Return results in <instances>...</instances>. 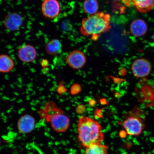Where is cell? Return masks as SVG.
<instances>
[{
  "label": "cell",
  "mask_w": 154,
  "mask_h": 154,
  "mask_svg": "<svg viewBox=\"0 0 154 154\" xmlns=\"http://www.w3.org/2000/svg\"><path fill=\"white\" fill-rule=\"evenodd\" d=\"M152 65L150 61L145 58H139L132 63L131 71L133 74L136 78H143L149 76L152 70Z\"/></svg>",
  "instance_id": "cell-5"
},
{
  "label": "cell",
  "mask_w": 154,
  "mask_h": 154,
  "mask_svg": "<svg viewBox=\"0 0 154 154\" xmlns=\"http://www.w3.org/2000/svg\"><path fill=\"white\" fill-rule=\"evenodd\" d=\"M82 6L84 12L90 15L98 13L99 9V4L97 0H84Z\"/></svg>",
  "instance_id": "cell-15"
},
{
  "label": "cell",
  "mask_w": 154,
  "mask_h": 154,
  "mask_svg": "<svg viewBox=\"0 0 154 154\" xmlns=\"http://www.w3.org/2000/svg\"><path fill=\"white\" fill-rule=\"evenodd\" d=\"M153 78H154V73H153Z\"/></svg>",
  "instance_id": "cell-22"
},
{
  "label": "cell",
  "mask_w": 154,
  "mask_h": 154,
  "mask_svg": "<svg viewBox=\"0 0 154 154\" xmlns=\"http://www.w3.org/2000/svg\"><path fill=\"white\" fill-rule=\"evenodd\" d=\"M46 53L51 56H57L62 52V45L58 39L54 38L50 40L45 47Z\"/></svg>",
  "instance_id": "cell-13"
},
{
  "label": "cell",
  "mask_w": 154,
  "mask_h": 154,
  "mask_svg": "<svg viewBox=\"0 0 154 154\" xmlns=\"http://www.w3.org/2000/svg\"><path fill=\"white\" fill-rule=\"evenodd\" d=\"M153 40L154 41V33L153 34Z\"/></svg>",
  "instance_id": "cell-20"
},
{
  "label": "cell",
  "mask_w": 154,
  "mask_h": 154,
  "mask_svg": "<svg viewBox=\"0 0 154 154\" xmlns=\"http://www.w3.org/2000/svg\"><path fill=\"white\" fill-rule=\"evenodd\" d=\"M1 139H0V146H1Z\"/></svg>",
  "instance_id": "cell-21"
},
{
  "label": "cell",
  "mask_w": 154,
  "mask_h": 154,
  "mask_svg": "<svg viewBox=\"0 0 154 154\" xmlns=\"http://www.w3.org/2000/svg\"><path fill=\"white\" fill-rule=\"evenodd\" d=\"M66 61L72 68L79 69L82 68L86 62V57L85 54L79 50H75L71 52L66 58Z\"/></svg>",
  "instance_id": "cell-7"
},
{
  "label": "cell",
  "mask_w": 154,
  "mask_h": 154,
  "mask_svg": "<svg viewBox=\"0 0 154 154\" xmlns=\"http://www.w3.org/2000/svg\"><path fill=\"white\" fill-rule=\"evenodd\" d=\"M41 64L42 66H45L48 64V61L47 60H43L42 61Z\"/></svg>",
  "instance_id": "cell-19"
},
{
  "label": "cell",
  "mask_w": 154,
  "mask_h": 154,
  "mask_svg": "<svg viewBox=\"0 0 154 154\" xmlns=\"http://www.w3.org/2000/svg\"><path fill=\"white\" fill-rule=\"evenodd\" d=\"M133 4L141 13H147L154 7V0H131Z\"/></svg>",
  "instance_id": "cell-14"
},
{
  "label": "cell",
  "mask_w": 154,
  "mask_h": 154,
  "mask_svg": "<svg viewBox=\"0 0 154 154\" xmlns=\"http://www.w3.org/2000/svg\"><path fill=\"white\" fill-rule=\"evenodd\" d=\"M112 1L116 2L122 1V3L127 6H129L131 3H132L131 0H112Z\"/></svg>",
  "instance_id": "cell-18"
},
{
  "label": "cell",
  "mask_w": 154,
  "mask_h": 154,
  "mask_svg": "<svg viewBox=\"0 0 154 154\" xmlns=\"http://www.w3.org/2000/svg\"><path fill=\"white\" fill-rule=\"evenodd\" d=\"M129 113L123 121L122 126L129 135L139 136L145 128V114L142 109L138 107Z\"/></svg>",
  "instance_id": "cell-4"
},
{
  "label": "cell",
  "mask_w": 154,
  "mask_h": 154,
  "mask_svg": "<svg viewBox=\"0 0 154 154\" xmlns=\"http://www.w3.org/2000/svg\"><path fill=\"white\" fill-rule=\"evenodd\" d=\"M81 90V88L78 84H75L72 85L71 88V93L72 95H76L79 93Z\"/></svg>",
  "instance_id": "cell-17"
},
{
  "label": "cell",
  "mask_w": 154,
  "mask_h": 154,
  "mask_svg": "<svg viewBox=\"0 0 154 154\" xmlns=\"http://www.w3.org/2000/svg\"><path fill=\"white\" fill-rule=\"evenodd\" d=\"M36 121L30 114H25L19 118L17 122V128L21 134L30 133L35 128Z\"/></svg>",
  "instance_id": "cell-9"
},
{
  "label": "cell",
  "mask_w": 154,
  "mask_h": 154,
  "mask_svg": "<svg viewBox=\"0 0 154 154\" xmlns=\"http://www.w3.org/2000/svg\"><path fill=\"white\" fill-rule=\"evenodd\" d=\"M23 19L22 15L16 12L7 14L3 20V24L5 28L10 31H16L22 26Z\"/></svg>",
  "instance_id": "cell-8"
},
{
  "label": "cell",
  "mask_w": 154,
  "mask_h": 154,
  "mask_svg": "<svg viewBox=\"0 0 154 154\" xmlns=\"http://www.w3.org/2000/svg\"><path fill=\"white\" fill-rule=\"evenodd\" d=\"M85 148L84 154H107L109 149L107 146L102 143L94 144Z\"/></svg>",
  "instance_id": "cell-16"
},
{
  "label": "cell",
  "mask_w": 154,
  "mask_h": 154,
  "mask_svg": "<svg viewBox=\"0 0 154 154\" xmlns=\"http://www.w3.org/2000/svg\"><path fill=\"white\" fill-rule=\"evenodd\" d=\"M111 17L108 13L98 12L82 19L80 31L86 37L97 40L102 34L109 32L111 28Z\"/></svg>",
  "instance_id": "cell-1"
},
{
  "label": "cell",
  "mask_w": 154,
  "mask_h": 154,
  "mask_svg": "<svg viewBox=\"0 0 154 154\" xmlns=\"http://www.w3.org/2000/svg\"><path fill=\"white\" fill-rule=\"evenodd\" d=\"M15 66L14 61L10 56L5 54L0 55V73H9Z\"/></svg>",
  "instance_id": "cell-12"
},
{
  "label": "cell",
  "mask_w": 154,
  "mask_h": 154,
  "mask_svg": "<svg viewBox=\"0 0 154 154\" xmlns=\"http://www.w3.org/2000/svg\"><path fill=\"white\" fill-rule=\"evenodd\" d=\"M41 10L44 17L53 19L59 14L60 6L57 0H44L42 4Z\"/></svg>",
  "instance_id": "cell-6"
},
{
  "label": "cell",
  "mask_w": 154,
  "mask_h": 154,
  "mask_svg": "<svg viewBox=\"0 0 154 154\" xmlns=\"http://www.w3.org/2000/svg\"><path fill=\"white\" fill-rule=\"evenodd\" d=\"M148 26L143 19H135L131 23L130 26V31L131 34L136 37L143 36L147 33Z\"/></svg>",
  "instance_id": "cell-11"
},
{
  "label": "cell",
  "mask_w": 154,
  "mask_h": 154,
  "mask_svg": "<svg viewBox=\"0 0 154 154\" xmlns=\"http://www.w3.org/2000/svg\"><path fill=\"white\" fill-rule=\"evenodd\" d=\"M38 113L40 118L49 123L52 128L56 132H64L70 126V119L53 101L46 103Z\"/></svg>",
  "instance_id": "cell-3"
},
{
  "label": "cell",
  "mask_w": 154,
  "mask_h": 154,
  "mask_svg": "<svg viewBox=\"0 0 154 154\" xmlns=\"http://www.w3.org/2000/svg\"><path fill=\"white\" fill-rule=\"evenodd\" d=\"M37 51L34 46L25 44L18 50V56L20 60L25 63L33 62L37 57Z\"/></svg>",
  "instance_id": "cell-10"
},
{
  "label": "cell",
  "mask_w": 154,
  "mask_h": 154,
  "mask_svg": "<svg viewBox=\"0 0 154 154\" xmlns=\"http://www.w3.org/2000/svg\"><path fill=\"white\" fill-rule=\"evenodd\" d=\"M78 130L79 140L85 148L102 143L104 139L100 125L89 117H80L78 121Z\"/></svg>",
  "instance_id": "cell-2"
}]
</instances>
